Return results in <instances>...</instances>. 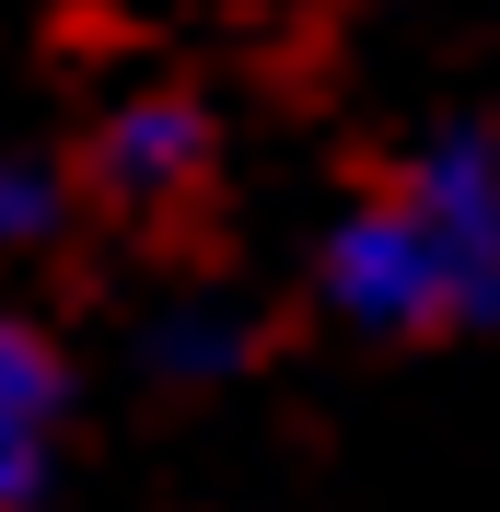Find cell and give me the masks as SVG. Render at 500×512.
Returning a JSON list of instances; mask_svg holds the SVG:
<instances>
[{"label":"cell","mask_w":500,"mask_h":512,"mask_svg":"<svg viewBox=\"0 0 500 512\" xmlns=\"http://www.w3.org/2000/svg\"><path fill=\"white\" fill-rule=\"evenodd\" d=\"M396 198H407V222L431 233V256H442L454 326H500V128H477V117L431 128L407 152Z\"/></svg>","instance_id":"6da1fadb"},{"label":"cell","mask_w":500,"mask_h":512,"mask_svg":"<svg viewBox=\"0 0 500 512\" xmlns=\"http://www.w3.org/2000/svg\"><path fill=\"white\" fill-rule=\"evenodd\" d=\"M314 291H326L349 326H373V338L454 326V303H442V256H431V233L407 222V198H361V210L326 233V256H314Z\"/></svg>","instance_id":"7a4b0ae2"},{"label":"cell","mask_w":500,"mask_h":512,"mask_svg":"<svg viewBox=\"0 0 500 512\" xmlns=\"http://www.w3.org/2000/svg\"><path fill=\"white\" fill-rule=\"evenodd\" d=\"M198 163H210V105L163 94V82H152V94H117L105 128H94V175L117 198H175Z\"/></svg>","instance_id":"277c9868"},{"label":"cell","mask_w":500,"mask_h":512,"mask_svg":"<svg viewBox=\"0 0 500 512\" xmlns=\"http://www.w3.org/2000/svg\"><path fill=\"white\" fill-rule=\"evenodd\" d=\"M140 350H152V373H175V384H221V373L256 361V315L221 303V291H198V303H163Z\"/></svg>","instance_id":"5b68a950"},{"label":"cell","mask_w":500,"mask_h":512,"mask_svg":"<svg viewBox=\"0 0 500 512\" xmlns=\"http://www.w3.org/2000/svg\"><path fill=\"white\" fill-rule=\"evenodd\" d=\"M59 419H70V361H59V338L0 303V512H35V501H47Z\"/></svg>","instance_id":"3957f363"},{"label":"cell","mask_w":500,"mask_h":512,"mask_svg":"<svg viewBox=\"0 0 500 512\" xmlns=\"http://www.w3.org/2000/svg\"><path fill=\"white\" fill-rule=\"evenodd\" d=\"M70 233V163L47 152H0V256H35Z\"/></svg>","instance_id":"8992f818"}]
</instances>
